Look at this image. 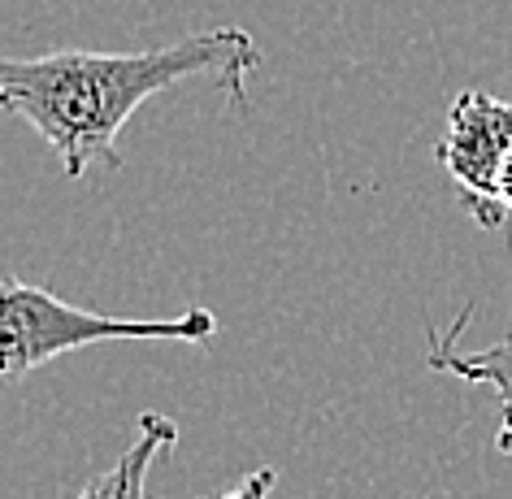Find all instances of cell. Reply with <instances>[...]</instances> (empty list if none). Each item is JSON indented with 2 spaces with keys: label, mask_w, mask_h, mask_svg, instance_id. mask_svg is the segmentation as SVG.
<instances>
[{
  "label": "cell",
  "mask_w": 512,
  "mask_h": 499,
  "mask_svg": "<svg viewBox=\"0 0 512 499\" xmlns=\"http://www.w3.org/2000/svg\"><path fill=\"white\" fill-rule=\"evenodd\" d=\"M256 66L261 44L243 27H209L139 53L66 48L48 57H0V109L35 126L66 178H83L92 161L122 170L118 135L135 109L187 79H213L230 105L248 109Z\"/></svg>",
  "instance_id": "6da1fadb"
},
{
  "label": "cell",
  "mask_w": 512,
  "mask_h": 499,
  "mask_svg": "<svg viewBox=\"0 0 512 499\" xmlns=\"http://www.w3.org/2000/svg\"><path fill=\"white\" fill-rule=\"evenodd\" d=\"M217 317L204 304H191L178 317H105L18 278H0V378H27L74 348L109 339H183L209 343Z\"/></svg>",
  "instance_id": "7a4b0ae2"
},
{
  "label": "cell",
  "mask_w": 512,
  "mask_h": 499,
  "mask_svg": "<svg viewBox=\"0 0 512 499\" xmlns=\"http://www.w3.org/2000/svg\"><path fill=\"white\" fill-rule=\"evenodd\" d=\"M434 157L452 178L465 213L482 230H504L499 174L512 157V105L491 92H460L447 109V131Z\"/></svg>",
  "instance_id": "3957f363"
},
{
  "label": "cell",
  "mask_w": 512,
  "mask_h": 499,
  "mask_svg": "<svg viewBox=\"0 0 512 499\" xmlns=\"http://www.w3.org/2000/svg\"><path fill=\"white\" fill-rule=\"evenodd\" d=\"M473 304L460 309L452 330H430V348H426V365L434 374H452L460 382H478L499 395V430H495V447L504 456H512V317H508V335L491 343L482 352H460V330L469 326Z\"/></svg>",
  "instance_id": "277c9868"
},
{
  "label": "cell",
  "mask_w": 512,
  "mask_h": 499,
  "mask_svg": "<svg viewBox=\"0 0 512 499\" xmlns=\"http://www.w3.org/2000/svg\"><path fill=\"white\" fill-rule=\"evenodd\" d=\"M178 447V426L165 413H144L139 417V439L118 456V465L105 469L92 486H83L79 499H148V478L157 456Z\"/></svg>",
  "instance_id": "5b68a950"
},
{
  "label": "cell",
  "mask_w": 512,
  "mask_h": 499,
  "mask_svg": "<svg viewBox=\"0 0 512 499\" xmlns=\"http://www.w3.org/2000/svg\"><path fill=\"white\" fill-rule=\"evenodd\" d=\"M274 478L278 473L274 469H256V473H248L235 491H226V495H209V499H270V491H274Z\"/></svg>",
  "instance_id": "8992f818"
},
{
  "label": "cell",
  "mask_w": 512,
  "mask_h": 499,
  "mask_svg": "<svg viewBox=\"0 0 512 499\" xmlns=\"http://www.w3.org/2000/svg\"><path fill=\"white\" fill-rule=\"evenodd\" d=\"M499 204H504V213L512 217V157L504 165V174H499Z\"/></svg>",
  "instance_id": "52a82bcc"
}]
</instances>
